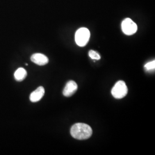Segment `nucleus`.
Instances as JSON below:
<instances>
[{
    "mask_svg": "<svg viewBox=\"0 0 155 155\" xmlns=\"http://www.w3.org/2000/svg\"><path fill=\"white\" fill-rule=\"evenodd\" d=\"M70 133L74 139L83 140L90 138L92 134L93 130L89 125L83 123H77L72 126Z\"/></svg>",
    "mask_w": 155,
    "mask_h": 155,
    "instance_id": "nucleus-1",
    "label": "nucleus"
},
{
    "mask_svg": "<svg viewBox=\"0 0 155 155\" xmlns=\"http://www.w3.org/2000/svg\"><path fill=\"white\" fill-rule=\"evenodd\" d=\"M90 33L86 28H79L75 33V40L79 47H84L89 42Z\"/></svg>",
    "mask_w": 155,
    "mask_h": 155,
    "instance_id": "nucleus-2",
    "label": "nucleus"
},
{
    "mask_svg": "<svg viewBox=\"0 0 155 155\" xmlns=\"http://www.w3.org/2000/svg\"><path fill=\"white\" fill-rule=\"evenodd\" d=\"M127 93V87L126 83L122 81L117 82L111 90L112 95L116 99H121Z\"/></svg>",
    "mask_w": 155,
    "mask_h": 155,
    "instance_id": "nucleus-3",
    "label": "nucleus"
},
{
    "mask_svg": "<svg viewBox=\"0 0 155 155\" xmlns=\"http://www.w3.org/2000/svg\"><path fill=\"white\" fill-rule=\"evenodd\" d=\"M122 32L127 35H132L137 31L136 24L129 18H127L121 24Z\"/></svg>",
    "mask_w": 155,
    "mask_h": 155,
    "instance_id": "nucleus-4",
    "label": "nucleus"
},
{
    "mask_svg": "<svg viewBox=\"0 0 155 155\" xmlns=\"http://www.w3.org/2000/svg\"><path fill=\"white\" fill-rule=\"evenodd\" d=\"M77 89L78 85L77 83L74 81H70L67 82L65 87L64 88L63 94L65 97H69L75 94Z\"/></svg>",
    "mask_w": 155,
    "mask_h": 155,
    "instance_id": "nucleus-5",
    "label": "nucleus"
},
{
    "mask_svg": "<svg viewBox=\"0 0 155 155\" xmlns=\"http://www.w3.org/2000/svg\"><path fill=\"white\" fill-rule=\"evenodd\" d=\"M31 61L39 66H45L48 63V58L44 54L36 53L34 54L31 57Z\"/></svg>",
    "mask_w": 155,
    "mask_h": 155,
    "instance_id": "nucleus-6",
    "label": "nucleus"
},
{
    "mask_svg": "<svg viewBox=\"0 0 155 155\" xmlns=\"http://www.w3.org/2000/svg\"><path fill=\"white\" fill-rule=\"evenodd\" d=\"M45 93L44 87L42 86H40L31 94L29 97L30 101L32 102H37L43 98Z\"/></svg>",
    "mask_w": 155,
    "mask_h": 155,
    "instance_id": "nucleus-7",
    "label": "nucleus"
},
{
    "mask_svg": "<svg viewBox=\"0 0 155 155\" xmlns=\"http://www.w3.org/2000/svg\"><path fill=\"white\" fill-rule=\"evenodd\" d=\"M27 76V72L23 68H19L15 72L14 77L17 81L21 82L25 79Z\"/></svg>",
    "mask_w": 155,
    "mask_h": 155,
    "instance_id": "nucleus-8",
    "label": "nucleus"
},
{
    "mask_svg": "<svg viewBox=\"0 0 155 155\" xmlns=\"http://www.w3.org/2000/svg\"><path fill=\"white\" fill-rule=\"evenodd\" d=\"M144 68H145V69L147 71H148L154 70L155 68V61H150L149 63H147L144 66Z\"/></svg>",
    "mask_w": 155,
    "mask_h": 155,
    "instance_id": "nucleus-9",
    "label": "nucleus"
},
{
    "mask_svg": "<svg viewBox=\"0 0 155 155\" xmlns=\"http://www.w3.org/2000/svg\"><path fill=\"white\" fill-rule=\"evenodd\" d=\"M89 55L90 57V58H91L92 59L100 60L101 59V56L100 55V54L93 50H90L89 51Z\"/></svg>",
    "mask_w": 155,
    "mask_h": 155,
    "instance_id": "nucleus-10",
    "label": "nucleus"
}]
</instances>
